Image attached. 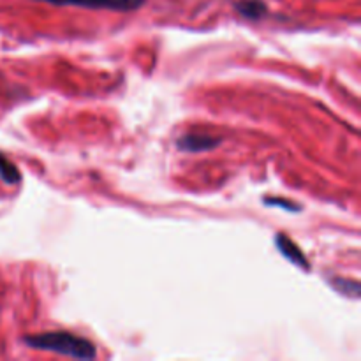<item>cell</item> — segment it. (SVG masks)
Instances as JSON below:
<instances>
[{"instance_id":"cell-7","label":"cell","mask_w":361,"mask_h":361,"mask_svg":"<svg viewBox=\"0 0 361 361\" xmlns=\"http://www.w3.org/2000/svg\"><path fill=\"white\" fill-rule=\"evenodd\" d=\"M0 178H2L6 183H9V185L20 183L21 180V175L20 171H18L16 166H14L9 159L4 157L2 154H0Z\"/></svg>"},{"instance_id":"cell-1","label":"cell","mask_w":361,"mask_h":361,"mask_svg":"<svg viewBox=\"0 0 361 361\" xmlns=\"http://www.w3.org/2000/svg\"><path fill=\"white\" fill-rule=\"evenodd\" d=\"M23 342L32 349L56 353L74 360H94L97 356V349L90 341L78 337L71 331H44V334L25 337Z\"/></svg>"},{"instance_id":"cell-5","label":"cell","mask_w":361,"mask_h":361,"mask_svg":"<svg viewBox=\"0 0 361 361\" xmlns=\"http://www.w3.org/2000/svg\"><path fill=\"white\" fill-rule=\"evenodd\" d=\"M235 9L247 20L256 21L267 14V4L261 2V0H238L235 4Z\"/></svg>"},{"instance_id":"cell-4","label":"cell","mask_w":361,"mask_h":361,"mask_svg":"<svg viewBox=\"0 0 361 361\" xmlns=\"http://www.w3.org/2000/svg\"><path fill=\"white\" fill-rule=\"evenodd\" d=\"M222 140L219 137L210 136V134H185V136L180 137L176 141V147L180 148L182 152H208L212 148L219 147Z\"/></svg>"},{"instance_id":"cell-3","label":"cell","mask_w":361,"mask_h":361,"mask_svg":"<svg viewBox=\"0 0 361 361\" xmlns=\"http://www.w3.org/2000/svg\"><path fill=\"white\" fill-rule=\"evenodd\" d=\"M275 245H277L279 252L286 257L288 261H291L293 264L300 267L302 270H310V263H309V257L300 250V247L293 242L291 238L284 235V233H279L275 235Z\"/></svg>"},{"instance_id":"cell-6","label":"cell","mask_w":361,"mask_h":361,"mask_svg":"<svg viewBox=\"0 0 361 361\" xmlns=\"http://www.w3.org/2000/svg\"><path fill=\"white\" fill-rule=\"evenodd\" d=\"M330 286L344 296H351V298H360V284L356 281L344 277H335L330 281Z\"/></svg>"},{"instance_id":"cell-8","label":"cell","mask_w":361,"mask_h":361,"mask_svg":"<svg viewBox=\"0 0 361 361\" xmlns=\"http://www.w3.org/2000/svg\"><path fill=\"white\" fill-rule=\"evenodd\" d=\"M264 203H267L268 207H279V208H284V210L288 212L302 210V207H300L298 203H293V201H288V200H281V197H267Z\"/></svg>"},{"instance_id":"cell-2","label":"cell","mask_w":361,"mask_h":361,"mask_svg":"<svg viewBox=\"0 0 361 361\" xmlns=\"http://www.w3.org/2000/svg\"><path fill=\"white\" fill-rule=\"evenodd\" d=\"M60 7H87V9H106L130 13L143 6L147 0H39Z\"/></svg>"}]
</instances>
